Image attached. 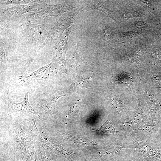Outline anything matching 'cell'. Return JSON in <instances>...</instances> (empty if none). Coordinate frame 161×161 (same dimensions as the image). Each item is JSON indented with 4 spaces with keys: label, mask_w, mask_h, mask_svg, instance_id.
Segmentation results:
<instances>
[{
    "label": "cell",
    "mask_w": 161,
    "mask_h": 161,
    "mask_svg": "<svg viewBox=\"0 0 161 161\" xmlns=\"http://www.w3.org/2000/svg\"><path fill=\"white\" fill-rule=\"evenodd\" d=\"M14 138L15 148L26 161H36L33 140L29 132L19 124L14 130Z\"/></svg>",
    "instance_id": "6da1fadb"
},
{
    "label": "cell",
    "mask_w": 161,
    "mask_h": 161,
    "mask_svg": "<svg viewBox=\"0 0 161 161\" xmlns=\"http://www.w3.org/2000/svg\"><path fill=\"white\" fill-rule=\"evenodd\" d=\"M52 66L49 65L41 68L26 76H20L18 80L21 82L24 83L51 79L57 74L56 70Z\"/></svg>",
    "instance_id": "7a4b0ae2"
},
{
    "label": "cell",
    "mask_w": 161,
    "mask_h": 161,
    "mask_svg": "<svg viewBox=\"0 0 161 161\" xmlns=\"http://www.w3.org/2000/svg\"><path fill=\"white\" fill-rule=\"evenodd\" d=\"M66 95L56 91L52 92L40 102L39 105V109L49 117L55 118L57 116L55 110L56 102L59 97Z\"/></svg>",
    "instance_id": "3957f363"
},
{
    "label": "cell",
    "mask_w": 161,
    "mask_h": 161,
    "mask_svg": "<svg viewBox=\"0 0 161 161\" xmlns=\"http://www.w3.org/2000/svg\"><path fill=\"white\" fill-rule=\"evenodd\" d=\"M9 90L7 92L8 102V114L16 112H22L31 113L35 115L39 118L40 117L39 113L36 112L32 107L29 101L28 93H25L24 98L22 101L19 103L14 102L11 101L9 97Z\"/></svg>",
    "instance_id": "277c9868"
},
{
    "label": "cell",
    "mask_w": 161,
    "mask_h": 161,
    "mask_svg": "<svg viewBox=\"0 0 161 161\" xmlns=\"http://www.w3.org/2000/svg\"><path fill=\"white\" fill-rule=\"evenodd\" d=\"M36 127L38 136L43 144L47 148L53 150L58 154H61L69 161H72L73 157H74L75 154L65 149L59 142L46 137L44 135H42L40 134L36 126Z\"/></svg>",
    "instance_id": "5b68a950"
},
{
    "label": "cell",
    "mask_w": 161,
    "mask_h": 161,
    "mask_svg": "<svg viewBox=\"0 0 161 161\" xmlns=\"http://www.w3.org/2000/svg\"><path fill=\"white\" fill-rule=\"evenodd\" d=\"M144 93L151 114L154 117L157 113L159 108V101L154 95L141 80Z\"/></svg>",
    "instance_id": "8992f818"
},
{
    "label": "cell",
    "mask_w": 161,
    "mask_h": 161,
    "mask_svg": "<svg viewBox=\"0 0 161 161\" xmlns=\"http://www.w3.org/2000/svg\"><path fill=\"white\" fill-rule=\"evenodd\" d=\"M103 1L94 0L90 1L88 3L86 6L83 8V10H97L101 11L106 15L108 16L115 20L114 18L115 16L113 15V12L107 8L104 4Z\"/></svg>",
    "instance_id": "52a82bcc"
},
{
    "label": "cell",
    "mask_w": 161,
    "mask_h": 161,
    "mask_svg": "<svg viewBox=\"0 0 161 161\" xmlns=\"http://www.w3.org/2000/svg\"><path fill=\"white\" fill-rule=\"evenodd\" d=\"M92 130L105 134H109L117 132L109 120H107L100 127L98 128H90Z\"/></svg>",
    "instance_id": "ba28073f"
},
{
    "label": "cell",
    "mask_w": 161,
    "mask_h": 161,
    "mask_svg": "<svg viewBox=\"0 0 161 161\" xmlns=\"http://www.w3.org/2000/svg\"><path fill=\"white\" fill-rule=\"evenodd\" d=\"M63 135L67 139L78 144L84 145L95 144L92 141L86 138L75 136L66 133L63 134Z\"/></svg>",
    "instance_id": "9c48e42d"
},
{
    "label": "cell",
    "mask_w": 161,
    "mask_h": 161,
    "mask_svg": "<svg viewBox=\"0 0 161 161\" xmlns=\"http://www.w3.org/2000/svg\"><path fill=\"white\" fill-rule=\"evenodd\" d=\"M80 49L78 43L77 42L76 50L70 60V65L72 68H78L81 62Z\"/></svg>",
    "instance_id": "30bf717a"
},
{
    "label": "cell",
    "mask_w": 161,
    "mask_h": 161,
    "mask_svg": "<svg viewBox=\"0 0 161 161\" xmlns=\"http://www.w3.org/2000/svg\"><path fill=\"white\" fill-rule=\"evenodd\" d=\"M92 78L91 76L84 78H78L74 82L73 86L75 89L89 88L90 87V82Z\"/></svg>",
    "instance_id": "8fae6325"
},
{
    "label": "cell",
    "mask_w": 161,
    "mask_h": 161,
    "mask_svg": "<svg viewBox=\"0 0 161 161\" xmlns=\"http://www.w3.org/2000/svg\"><path fill=\"white\" fill-rule=\"evenodd\" d=\"M144 116L143 109L140 104H138V108L133 118L128 122L125 123L128 126L133 125L140 121Z\"/></svg>",
    "instance_id": "7c38bea8"
},
{
    "label": "cell",
    "mask_w": 161,
    "mask_h": 161,
    "mask_svg": "<svg viewBox=\"0 0 161 161\" xmlns=\"http://www.w3.org/2000/svg\"><path fill=\"white\" fill-rule=\"evenodd\" d=\"M142 47H137L130 52V58L132 61L136 62L140 59L144 52V49Z\"/></svg>",
    "instance_id": "4fadbf2b"
},
{
    "label": "cell",
    "mask_w": 161,
    "mask_h": 161,
    "mask_svg": "<svg viewBox=\"0 0 161 161\" xmlns=\"http://www.w3.org/2000/svg\"><path fill=\"white\" fill-rule=\"evenodd\" d=\"M140 33L134 31H130L122 32L121 36L123 41L125 42H129L134 38L139 35Z\"/></svg>",
    "instance_id": "5bb4252c"
},
{
    "label": "cell",
    "mask_w": 161,
    "mask_h": 161,
    "mask_svg": "<svg viewBox=\"0 0 161 161\" xmlns=\"http://www.w3.org/2000/svg\"><path fill=\"white\" fill-rule=\"evenodd\" d=\"M111 104L113 107L120 113L123 112L124 106L122 101L117 98H112Z\"/></svg>",
    "instance_id": "9a60e30c"
},
{
    "label": "cell",
    "mask_w": 161,
    "mask_h": 161,
    "mask_svg": "<svg viewBox=\"0 0 161 161\" xmlns=\"http://www.w3.org/2000/svg\"><path fill=\"white\" fill-rule=\"evenodd\" d=\"M122 16L124 19L127 20L131 18L140 17L141 15L134 10H128L123 12Z\"/></svg>",
    "instance_id": "2e32d148"
},
{
    "label": "cell",
    "mask_w": 161,
    "mask_h": 161,
    "mask_svg": "<svg viewBox=\"0 0 161 161\" xmlns=\"http://www.w3.org/2000/svg\"><path fill=\"white\" fill-rule=\"evenodd\" d=\"M80 103V100H78L72 104L69 111L68 116H71L78 112Z\"/></svg>",
    "instance_id": "e0dca14e"
},
{
    "label": "cell",
    "mask_w": 161,
    "mask_h": 161,
    "mask_svg": "<svg viewBox=\"0 0 161 161\" xmlns=\"http://www.w3.org/2000/svg\"><path fill=\"white\" fill-rule=\"evenodd\" d=\"M113 33L112 30L109 27H106L103 31V38L106 41H109L112 37Z\"/></svg>",
    "instance_id": "ac0fdd59"
},
{
    "label": "cell",
    "mask_w": 161,
    "mask_h": 161,
    "mask_svg": "<svg viewBox=\"0 0 161 161\" xmlns=\"http://www.w3.org/2000/svg\"><path fill=\"white\" fill-rule=\"evenodd\" d=\"M113 161H136L132 155L126 154L119 157Z\"/></svg>",
    "instance_id": "d6986e66"
},
{
    "label": "cell",
    "mask_w": 161,
    "mask_h": 161,
    "mask_svg": "<svg viewBox=\"0 0 161 161\" xmlns=\"http://www.w3.org/2000/svg\"><path fill=\"white\" fill-rule=\"evenodd\" d=\"M151 124V123H146L140 127L138 130L145 132L150 131L153 127V125Z\"/></svg>",
    "instance_id": "ffe728a7"
},
{
    "label": "cell",
    "mask_w": 161,
    "mask_h": 161,
    "mask_svg": "<svg viewBox=\"0 0 161 161\" xmlns=\"http://www.w3.org/2000/svg\"><path fill=\"white\" fill-rule=\"evenodd\" d=\"M133 25L138 29L141 30L143 28L147 27V25L143 22L141 21H136Z\"/></svg>",
    "instance_id": "44dd1931"
},
{
    "label": "cell",
    "mask_w": 161,
    "mask_h": 161,
    "mask_svg": "<svg viewBox=\"0 0 161 161\" xmlns=\"http://www.w3.org/2000/svg\"><path fill=\"white\" fill-rule=\"evenodd\" d=\"M96 161H105V160H96Z\"/></svg>",
    "instance_id": "7402d4cb"
}]
</instances>
